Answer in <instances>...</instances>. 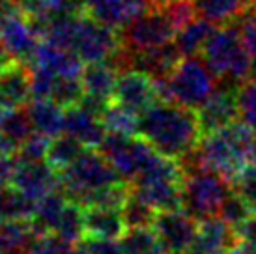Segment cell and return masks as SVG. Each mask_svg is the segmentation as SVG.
Returning <instances> with one entry per match:
<instances>
[{"mask_svg":"<svg viewBox=\"0 0 256 254\" xmlns=\"http://www.w3.org/2000/svg\"><path fill=\"white\" fill-rule=\"evenodd\" d=\"M138 134L157 154L180 161L198 146L202 127L196 110L174 101H157L140 114Z\"/></svg>","mask_w":256,"mask_h":254,"instance_id":"cell-1","label":"cell"},{"mask_svg":"<svg viewBox=\"0 0 256 254\" xmlns=\"http://www.w3.org/2000/svg\"><path fill=\"white\" fill-rule=\"evenodd\" d=\"M196 148L204 168L215 170L232 182L247 164L256 161V131L238 120L204 133Z\"/></svg>","mask_w":256,"mask_h":254,"instance_id":"cell-2","label":"cell"},{"mask_svg":"<svg viewBox=\"0 0 256 254\" xmlns=\"http://www.w3.org/2000/svg\"><path fill=\"white\" fill-rule=\"evenodd\" d=\"M156 84L161 101H174L187 108L198 110L217 90L220 80L204 62V58L191 54L182 56L168 77L156 78Z\"/></svg>","mask_w":256,"mask_h":254,"instance_id":"cell-3","label":"cell"},{"mask_svg":"<svg viewBox=\"0 0 256 254\" xmlns=\"http://www.w3.org/2000/svg\"><path fill=\"white\" fill-rule=\"evenodd\" d=\"M202 58L224 84L240 86L252 73L249 50L240 26H234L232 22L214 30L202 49Z\"/></svg>","mask_w":256,"mask_h":254,"instance_id":"cell-4","label":"cell"},{"mask_svg":"<svg viewBox=\"0 0 256 254\" xmlns=\"http://www.w3.org/2000/svg\"><path fill=\"white\" fill-rule=\"evenodd\" d=\"M124 182L112 162L98 148H86L75 162L60 172V187L68 198L84 208L98 190Z\"/></svg>","mask_w":256,"mask_h":254,"instance_id":"cell-5","label":"cell"},{"mask_svg":"<svg viewBox=\"0 0 256 254\" xmlns=\"http://www.w3.org/2000/svg\"><path fill=\"white\" fill-rule=\"evenodd\" d=\"M176 26L164 8L150 6L120 28L122 52L112 62L124 70L126 60L174 42Z\"/></svg>","mask_w":256,"mask_h":254,"instance_id":"cell-6","label":"cell"},{"mask_svg":"<svg viewBox=\"0 0 256 254\" xmlns=\"http://www.w3.org/2000/svg\"><path fill=\"white\" fill-rule=\"evenodd\" d=\"M184 170L180 162L170 157L159 156L131 182V190L152 204L157 212L180 210L184 200Z\"/></svg>","mask_w":256,"mask_h":254,"instance_id":"cell-7","label":"cell"},{"mask_svg":"<svg viewBox=\"0 0 256 254\" xmlns=\"http://www.w3.org/2000/svg\"><path fill=\"white\" fill-rule=\"evenodd\" d=\"M234 190L230 180L210 168H200L185 174L182 208L194 219L204 220L217 217L220 206Z\"/></svg>","mask_w":256,"mask_h":254,"instance_id":"cell-8","label":"cell"},{"mask_svg":"<svg viewBox=\"0 0 256 254\" xmlns=\"http://www.w3.org/2000/svg\"><path fill=\"white\" fill-rule=\"evenodd\" d=\"M98 150L112 162L116 172L128 184L140 176L159 156L140 134L107 133Z\"/></svg>","mask_w":256,"mask_h":254,"instance_id":"cell-9","label":"cell"},{"mask_svg":"<svg viewBox=\"0 0 256 254\" xmlns=\"http://www.w3.org/2000/svg\"><path fill=\"white\" fill-rule=\"evenodd\" d=\"M112 101L140 116L154 103L161 101V99H159V92H157L156 78L150 77L148 73H144L140 70L128 68V70H122L118 75Z\"/></svg>","mask_w":256,"mask_h":254,"instance_id":"cell-10","label":"cell"},{"mask_svg":"<svg viewBox=\"0 0 256 254\" xmlns=\"http://www.w3.org/2000/svg\"><path fill=\"white\" fill-rule=\"evenodd\" d=\"M198 222V219H194L192 215L185 212L184 208H180V210L157 212L152 228L159 236L166 252L185 254L191 248L192 241L196 238Z\"/></svg>","mask_w":256,"mask_h":254,"instance_id":"cell-11","label":"cell"},{"mask_svg":"<svg viewBox=\"0 0 256 254\" xmlns=\"http://www.w3.org/2000/svg\"><path fill=\"white\" fill-rule=\"evenodd\" d=\"M120 71L122 70L112 60L92 62L86 68H82L80 80H82V88H84V98L78 103H82L94 112H103L105 106L112 101L114 88H116V80H118Z\"/></svg>","mask_w":256,"mask_h":254,"instance_id":"cell-12","label":"cell"},{"mask_svg":"<svg viewBox=\"0 0 256 254\" xmlns=\"http://www.w3.org/2000/svg\"><path fill=\"white\" fill-rule=\"evenodd\" d=\"M198 122L202 134L226 127L240 120V105H238V86L220 82L210 99L198 110Z\"/></svg>","mask_w":256,"mask_h":254,"instance_id":"cell-13","label":"cell"},{"mask_svg":"<svg viewBox=\"0 0 256 254\" xmlns=\"http://www.w3.org/2000/svg\"><path fill=\"white\" fill-rule=\"evenodd\" d=\"M15 189L38 202L40 198L49 194L60 187V172L52 168L47 159L43 161H19L12 182Z\"/></svg>","mask_w":256,"mask_h":254,"instance_id":"cell-14","label":"cell"},{"mask_svg":"<svg viewBox=\"0 0 256 254\" xmlns=\"http://www.w3.org/2000/svg\"><path fill=\"white\" fill-rule=\"evenodd\" d=\"M238 228L220 217H210L198 222V232L185 254H230L240 243Z\"/></svg>","mask_w":256,"mask_h":254,"instance_id":"cell-15","label":"cell"},{"mask_svg":"<svg viewBox=\"0 0 256 254\" xmlns=\"http://www.w3.org/2000/svg\"><path fill=\"white\" fill-rule=\"evenodd\" d=\"M30 99H32L30 66L12 60L0 70V108L26 106Z\"/></svg>","mask_w":256,"mask_h":254,"instance_id":"cell-16","label":"cell"},{"mask_svg":"<svg viewBox=\"0 0 256 254\" xmlns=\"http://www.w3.org/2000/svg\"><path fill=\"white\" fill-rule=\"evenodd\" d=\"M64 133L75 136L86 148H100L107 129L101 122V114L90 110L82 103H77L66 108Z\"/></svg>","mask_w":256,"mask_h":254,"instance_id":"cell-17","label":"cell"},{"mask_svg":"<svg viewBox=\"0 0 256 254\" xmlns=\"http://www.w3.org/2000/svg\"><path fill=\"white\" fill-rule=\"evenodd\" d=\"M80 4L88 15L116 30L152 6L150 0H80Z\"/></svg>","mask_w":256,"mask_h":254,"instance_id":"cell-18","label":"cell"},{"mask_svg":"<svg viewBox=\"0 0 256 254\" xmlns=\"http://www.w3.org/2000/svg\"><path fill=\"white\" fill-rule=\"evenodd\" d=\"M128 226L120 208L88 206L84 208V236L100 240H120Z\"/></svg>","mask_w":256,"mask_h":254,"instance_id":"cell-19","label":"cell"},{"mask_svg":"<svg viewBox=\"0 0 256 254\" xmlns=\"http://www.w3.org/2000/svg\"><path fill=\"white\" fill-rule=\"evenodd\" d=\"M30 64L42 66L45 70L52 71L56 75H64V77H80L82 73V60L75 52L66 47L45 42V40H40V45Z\"/></svg>","mask_w":256,"mask_h":254,"instance_id":"cell-20","label":"cell"},{"mask_svg":"<svg viewBox=\"0 0 256 254\" xmlns=\"http://www.w3.org/2000/svg\"><path fill=\"white\" fill-rule=\"evenodd\" d=\"M34 131L54 138L64 133L66 108L49 98H32L26 105Z\"/></svg>","mask_w":256,"mask_h":254,"instance_id":"cell-21","label":"cell"},{"mask_svg":"<svg viewBox=\"0 0 256 254\" xmlns=\"http://www.w3.org/2000/svg\"><path fill=\"white\" fill-rule=\"evenodd\" d=\"M68 202H70L68 194H66V192H60L58 189L38 200L34 215H32V219H30L32 224H34V228H36L38 236L52 234L56 230L58 220L62 217V213H64Z\"/></svg>","mask_w":256,"mask_h":254,"instance_id":"cell-22","label":"cell"},{"mask_svg":"<svg viewBox=\"0 0 256 254\" xmlns=\"http://www.w3.org/2000/svg\"><path fill=\"white\" fill-rule=\"evenodd\" d=\"M34 133L26 106L0 108V136L14 148V152Z\"/></svg>","mask_w":256,"mask_h":254,"instance_id":"cell-23","label":"cell"},{"mask_svg":"<svg viewBox=\"0 0 256 254\" xmlns=\"http://www.w3.org/2000/svg\"><path fill=\"white\" fill-rule=\"evenodd\" d=\"M192 6L198 17L215 26L230 24L249 10L247 0H192Z\"/></svg>","mask_w":256,"mask_h":254,"instance_id":"cell-24","label":"cell"},{"mask_svg":"<svg viewBox=\"0 0 256 254\" xmlns=\"http://www.w3.org/2000/svg\"><path fill=\"white\" fill-rule=\"evenodd\" d=\"M215 24L210 21L202 19V17H194L185 26L176 32L174 36V45L178 47L182 56H191V54H198L202 52L204 45L208 43L210 36L214 34Z\"/></svg>","mask_w":256,"mask_h":254,"instance_id":"cell-25","label":"cell"},{"mask_svg":"<svg viewBox=\"0 0 256 254\" xmlns=\"http://www.w3.org/2000/svg\"><path fill=\"white\" fill-rule=\"evenodd\" d=\"M36 210V202L22 194L14 185L0 189V222L4 220H30Z\"/></svg>","mask_w":256,"mask_h":254,"instance_id":"cell-26","label":"cell"},{"mask_svg":"<svg viewBox=\"0 0 256 254\" xmlns=\"http://www.w3.org/2000/svg\"><path fill=\"white\" fill-rule=\"evenodd\" d=\"M120 243L126 254H168L152 226L128 228Z\"/></svg>","mask_w":256,"mask_h":254,"instance_id":"cell-27","label":"cell"},{"mask_svg":"<svg viewBox=\"0 0 256 254\" xmlns=\"http://www.w3.org/2000/svg\"><path fill=\"white\" fill-rule=\"evenodd\" d=\"M86 150L82 142H78L72 134H58L54 138H50L49 150H47V162L52 168H56L58 172L66 170L72 162L78 159V156Z\"/></svg>","mask_w":256,"mask_h":254,"instance_id":"cell-28","label":"cell"},{"mask_svg":"<svg viewBox=\"0 0 256 254\" xmlns=\"http://www.w3.org/2000/svg\"><path fill=\"white\" fill-rule=\"evenodd\" d=\"M138 118H140L138 114L128 110L116 101H110L101 112V122L107 129V133L138 134Z\"/></svg>","mask_w":256,"mask_h":254,"instance_id":"cell-29","label":"cell"},{"mask_svg":"<svg viewBox=\"0 0 256 254\" xmlns=\"http://www.w3.org/2000/svg\"><path fill=\"white\" fill-rule=\"evenodd\" d=\"M122 215L126 220L128 228H144V226H152L156 220L157 210L152 204H148L144 198H140L136 192L129 190L126 202L122 204Z\"/></svg>","mask_w":256,"mask_h":254,"instance_id":"cell-30","label":"cell"},{"mask_svg":"<svg viewBox=\"0 0 256 254\" xmlns=\"http://www.w3.org/2000/svg\"><path fill=\"white\" fill-rule=\"evenodd\" d=\"M252 213H254L252 212V208H250V206L245 202V198L234 189L226 196L224 204L220 206V212L217 217H220V219H224L226 222H230L234 228H240Z\"/></svg>","mask_w":256,"mask_h":254,"instance_id":"cell-31","label":"cell"},{"mask_svg":"<svg viewBox=\"0 0 256 254\" xmlns=\"http://www.w3.org/2000/svg\"><path fill=\"white\" fill-rule=\"evenodd\" d=\"M240 120L256 131V75L238 86Z\"/></svg>","mask_w":256,"mask_h":254,"instance_id":"cell-32","label":"cell"},{"mask_svg":"<svg viewBox=\"0 0 256 254\" xmlns=\"http://www.w3.org/2000/svg\"><path fill=\"white\" fill-rule=\"evenodd\" d=\"M26 254H77V243L62 240L56 234H43L38 236Z\"/></svg>","mask_w":256,"mask_h":254,"instance_id":"cell-33","label":"cell"},{"mask_svg":"<svg viewBox=\"0 0 256 254\" xmlns=\"http://www.w3.org/2000/svg\"><path fill=\"white\" fill-rule=\"evenodd\" d=\"M49 144H50L49 136L34 131L19 148L15 150V157L19 161H43L47 157Z\"/></svg>","mask_w":256,"mask_h":254,"instance_id":"cell-34","label":"cell"},{"mask_svg":"<svg viewBox=\"0 0 256 254\" xmlns=\"http://www.w3.org/2000/svg\"><path fill=\"white\" fill-rule=\"evenodd\" d=\"M234 189L245 198V202L252 208L256 213V161L247 164L245 168L232 180Z\"/></svg>","mask_w":256,"mask_h":254,"instance_id":"cell-35","label":"cell"},{"mask_svg":"<svg viewBox=\"0 0 256 254\" xmlns=\"http://www.w3.org/2000/svg\"><path fill=\"white\" fill-rule=\"evenodd\" d=\"M77 254H126L118 240H100L86 236L77 243Z\"/></svg>","mask_w":256,"mask_h":254,"instance_id":"cell-36","label":"cell"},{"mask_svg":"<svg viewBox=\"0 0 256 254\" xmlns=\"http://www.w3.org/2000/svg\"><path fill=\"white\" fill-rule=\"evenodd\" d=\"M240 32H242V36H243L245 47L249 50L252 75H256V10H249L247 14L242 15Z\"/></svg>","mask_w":256,"mask_h":254,"instance_id":"cell-37","label":"cell"},{"mask_svg":"<svg viewBox=\"0 0 256 254\" xmlns=\"http://www.w3.org/2000/svg\"><path fill=\"white\" fill-rule=\"evenodd\" d=\"M15 168H17V157H15L14 154L0 157V189L12 185Z\"/></svg>","mask_w":256,"mask_h":254,"instance_id":"cell-38","label":"cell"},{"mask_svg":"<svg viewBox=\"0 0 256 254\" xmlns=\"http://www.w3.org/2000/svg\"><path fill=\"white\" fill-rule=\"evenodd\" d=\"M230 254H256V243H249L245 240H240V243L232 248Z\"/></svg>","mask_w":256,"mask_h":254,"instance_id":"cell-39","label":"cell"},{"mask_svg":"<svg viewBox=\"0 0 256 254\" xmlns=\"http://www.w3.org/2000/svg\"><path fill=\"white\" fill-rule=\"evenodd\" d=\"M10 154H15L14 152V148L8 144L2 136H0V157H4V156H10Z\"/></svg>","mask_w":256,"mask_h":254,"instance_id":"cell-40","label":"cell"},{"mask_svg":"<svg viewBox=\"0 0 256 254\" xmlns=\"http://www.w3.org/2000/svg\"><path fill=\"white\" fill-rule=\"evenodd\" d=\"M172 2H176V0H150V4L157 8H164L168 6V4H172Z\"/></svg>","mask_w":256,"mask_h":254,"instance_id":"cell-41","label":"cell"},{"mask_svg":"<svg viewBox=\"0 0 256 254\" xmlns=\"http://www.w3.org/2000/svg\"><path fill=\"white\" fill-rule=\"evenodd\" d=\"M247 6L249 10H256V0H247Z\"/></svg>","mask_w":256,"mask_h":254,"instance_id":"cell-42","label":"cell"}]
</instances>
